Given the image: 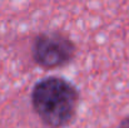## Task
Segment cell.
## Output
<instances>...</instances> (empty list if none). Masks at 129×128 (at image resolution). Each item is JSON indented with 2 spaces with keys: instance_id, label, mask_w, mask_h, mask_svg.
Masks as SVG:
<instances>
[{
  "instance_id": "2",
  "label": "cell",
  "mask_w": 129,
  "mask_h": 128,
  "mask_svg": "<svg viewBox=\"0 0 129 128\" xmlns=\"http://www.w3.org/2000/svg\"><path fill=\"white\" fill-rule=\"evenodd\" d=\"M75 44L59 32L40 33L33 43L31 55L34 62L45 69L59 68L69 64L75 57Z\"/></svg>"
},
{
  "instance_id": "3",
  "label": "cell",
  "mask_w": 129,
  "mask_h": 128,
  "mask_svg": "<svg viewBox=\"0 0 129 128\" xmlns=\"http://www.w3.org/2000/svg\"><path fill=\"white\" fill-rule=\"evenodd\" d=\"M118 128H129V116L124 117V118L120 121V123H119Z\"/></svg>"
},
{
  "instance_id": "1",
  "label": "cell",
  "mask_w": 129,
  "mask_h": 128,
  "mask_svg": "<svg viewBox=\"0 0 129 128\" xmlns=\"http://www.w3.org/2000/svg\"><path fill=\"white\" fill-rule=\"evenodd\" d=\"M30 99L34 112L45 126L61 128L74 119L80 94L65 78L50 75L33 85Z\"/></svg>"
}]
</instances>
